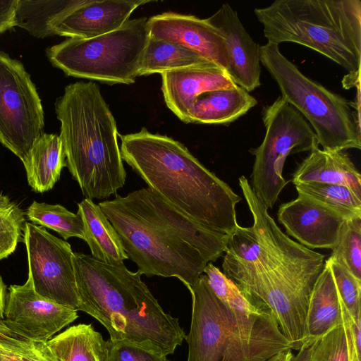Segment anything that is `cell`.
Here are the masks:
<instances>
[{"instance_id":"cell-1","label":"cell","mask_w":361,"mask_h":361,"mask_svg":"<svg viewBox=\"0 0 361 361\" xmlns=\"http://www.w3.org/2000/svg\"><path fill=\"white\" fill-rule=\"evenodd\" d=\"M98 206L142 274L176 277L186 286L225 252L228 235L194 221L149 188Z\"/></svg>"},{"instance_id":"cell-2","label":"cell","mask_w":361,"mask_h":361,"mask_svg":"<svg viewBox=\"0 0 361 361\" xmlns=\"http://www.w3.org/2000/svg\"><path fill=\"white\" fill-rule=\"evenodd\" d=\"M121 157L148 188L207 228L231 235L241 200L180 142L145 128L120 135Z\"/></svg>"},{"instance_id":"cell-3","label":"cell","mask_w":361,"mask_h":361,"mask_svg":"<svg viewBox=\"0 0 361 361\" xmlns=\"http://www.w3.org/2000/svg\"><path fill=\"white\" fill-rule=\"evenodd\" d=\"M74 267L82 311L98 320L110 340L149 341L173 354L185 334L178 319L166 313L139 271L123 263L108 264L91 255L74 252Z\"/></svg>"},{"instance_id":"cell-4","label":"cell","mask_w":361,"mask_h":361,"mask_svg":"<svg viewBox=\"0 0 361 361\" xmlns=\"http://www.w3.org/2000/svg\"><path fill=\"white\" fill-rule=\"evenodd\" d=\"M324 263V255L291 240L271 218L255 259L223 274L250 300L271 311L293 350H299L307 343L310 298Z\"/></svg>"},{"instance_id":"cell-5","label":"cell","mask_w":361,"mask_h":361,"mask_svg":"<svg viewBox=\"0 0 361 361\" xmlns=\"http://www.w3.org/2000/svg\"><path fill=\"white\" fill-rule=\"evenodd\" d=\"M66 166L85 198L104 199L126 183L116 123L99 86L69 84L55 102Z\"/></svg>"},{"instance_id":"cell-6","label":"cell","mask_w":361,"mask_h":361,"mask_svg":"<svg viewBox=\"0 0 361 361\" xmlns=\"http://www.w3.org/2000/svg\"><path fill=\"white\" fill-rule=\"evenodd\" d=\"M187 288L192 297L187 361H266L293 350L271 311L247 314L229 307L204 274Z\"/></svg>"},{"instance_id":"cell-7","label":"cell","mask_w":361,"mask_h":361,"mask_svg":"<svg viewBox=\"0 0 361 361\" xmlns=\"http://www.w3.org/2000/svg\"><path fill=\"white\" fill-rule=\"evenodd\" d=\"M254 13L267 42H293L360 73L361 1L276 0Z\"/></svg>"},{"instance_id":"cell-8","label":"cell","mask_w":361,"mask_h":361,"mask_svg":"<svg viewBox=\"0 0 361 361\" xmlns=\"http://www.w3.org/2000/svg\"><path fill=\"white\" fill-rule=\"evenodd\" d=\"M260 63L276 81L283 99L310 125L322 149H360V118L350 102L305 75L281 54L279 44L260 46Z\"/></svg>"},{"instance_id":"cell-9","label":"cell","mask_w":361,"mask_h":361,"mask_svg":"<svg viewBox=\"0 0 361 361\" xmlns=\"http://www.w3.org/2000/svg\"><path fill=\"white\" fill-rule=\"evenodd\" d=\"M147 18L128 20L118 29L90 39L68 38L46 49L66 75L109 84L134 83L149 39Z\"/></svg>"},{"instance_id":"cell-10","label":"cell","mask_w":361,"mask_h":361,"mask_svg":"<svg viewBox=\"0 0 361 361\" xmlns=\"http://www.w3.org/2000/svg\"><path fill=\"white\" fill-rule=\"evenodd\" d=\"M265 135L250 152L255 156L252 190L267 208H272L287 184L283 176L290 154L312 152L319 147L316 135L306 119L281 96L263 108Z\"/></svg>"},{"instance_id":"cell-11","label":"cell","mask_w":361,"mask_h":361,"mask_svg":"<svg viewBox=\"0 0 361 361\" xmlns=\"http://www.w3.org/2000/svg\"><path fill=\"white\" fill-rule=\"evenodd\" d=\"M41 99L23 64L0 51V142L23 163L44 133Z\"/></svg>"},{"instance_id":"cell-12","label":"cell","mask_w":361,"mask_h":361,"mask_svg":"<svg viewBox=\"0 0 361 361\" xmlns=\"http://www.w3.org/2000/svg\"><path fill=\"white\" fill-rule=\"evenodd\" d=\"M23 241L27 252L28 276L36 293L78 311L80 300L71 245L45 228L30 222L24 224Z\"/></svg>"},{"instance_id":"cell-13","label":"cell","mask_w":361,"mask_h":361,"mask_svg":"<svg viewBox=\"0 0 361 361\" xmlns=\"http://www.w3.org/2000/svg\"><path fill=\"white\" fill-rule=\"evenodd\" d=\"M78 317L77 310L37 293L29 276L24 284L8 288L4 319L34 340L46 343Z\"/></svg>"},{"instance_id":"cell-14","label":"cell","mask_w":361,"mask_h":361,"mask_svg":"<svg viewBox=\"0 0 361 361\" xmlns=\"http://www.w3.org/2000/svg\"><path fill=\"white\" fill-rule=\"evenodd\" d=\"M147 27L149 37L185 47L226 72L228 59L226 42L207 19L166 12L147 19Z\"/></svg>"},{"instance_id":"cell-15","label":"cell","mask_w":361,"mask_h":361,"mask_svg":"<svg viewBox=\"0 0 361 361\" xmlns=\"http://www.w3.org/2000/svg\"><path fill=\"white\" fill-rule=\"evenodd\" d=\"M277 219L291 236L309 249L332 250L345 220L317 201L298 193L297 198L280 205Z\"/></svg>"},{"instance_id":"cell-16","label":"cell","mask_w":361,"mask_h":361,"mask_svg":"<svg viewBox=\"0 0 361 361\" xmlns=\"http://www.w3.org/2000/svg\"><path fill=\"white\" fill-rule=\"evenodd\" d=\"M206 19L224 39L228 59L226 73L233 82L248 92L260 86V46L246 31L238 13L226 3Z\"/></svg>"},{"instance_id":"cell-17","label":"cell","mask_w":361,"mask_h":361,"mask_svg":"<svg viewBox=\"0 0 361 361\" xmlns=\"http://www.w3.org/2000/svg\"><path fill=\"white\" fill-rule=\"evenodd\" d=\"M145 0H85L52 25L55 35L90 39L118 29Z\"/></svg>"},{"instance_id":"cell-18","label":"cell","mask_w":361,"mask_h":361,"mask_svg":"<svg viewBox=\"0 0 361 361\" xmlns=\"http://www.w3.org/2000/svg\"><path fill=\"white\" fill-rule=\"evenodd\" d=\"M161 75L166 104L185 123L188 111L201 94L237 85L225 71L215 64L170 71Z\"/></svg>"},{"instance_id":"cell-19","label":"cell","mask_w":361,"mask_h":361,"mask_svg":"<svg viewBox=\"0 0 361 361\" xmlns=\"http://www.w3.org/2000/svg\"><path fill=\"white\" fill-rule=\"evenodd\" d=\"M291 181L295 185L312 183L343 185L361 197V175L344 151L314 149L298 165Z\"/></svg>"},{"instance_id":"cell-20","label":"cell","mask_w":361,"mask_h":361,"mask_svg":"<svg viewBox=\"0 0 361 361\" xmlns=\"http://www.w3.org/2000/svg\"><path fill=\"white\" fill-rule=\"evenodd\" d=\"M343 325L342 301L329 259L313 287L307 314V342Z\"/></svg>"},{"instance_id":"cell-21","label":"cell","mask_w":361,"mask_h":361,"mask_svg":"<svg viewBox=\"0 0 361 361\" xmlns=\"http://www.w3.org/2000/svg\"><path fill=\"white\" fill-rule=\"evenodd\" d=\"M257 99L236 85L201 94L188 111V123L226 125L256 106Z\"/></svg>"},{"instance_id":"cell-22","label":"cell","mask_w":361,"mask_h":361,"mask_svg":"<svg viewBox=\"0 0 361 361\" xmlns=\"http://www.w3.org/2000/svg\"><path fill=\"white\" fill-rule=\"evenodd\" d=\"M77 214L84 226V240L88 245L91 255L108 264H119L128 259L123 249L114 226L105 216L98 204L85 198L78 204Z\"/></svg>"},{"instance_id":"cell-23","label":"cell","mask_w":361,"mask_h":361,"mask_svg":"<svg viewBox=\"0 0 361 361\" xmlns=\"http://www.w3.org/2000/svg\"><path fill=\"white\" fill-rule=\"evenodd\" d=\"M23 164L32 190L42 193L52 189L66 166L60 136L44 133L34 144Z\"/></svg>"},{"instance_id":"cell-24","label":"cell","mask_w":361,"mask_h":361,"mask_svg":"<svg viewBox=\"0 0 361 361\" xmlns=\"http://www.w3.org/2000/svg\"><path fill=\"white\" fill-rule=\"evenodd\" d=\"M46 343L55 361H106L107 342L92 324L72 326Z\"/></svg>"},{"instance_id":"cell-25","label":"cell","mask_w":361,"mask_h":361,"mask_svg":"<svg viewBox=\"0 0 361 361\" xmlns=\"http://www.w3.org/2000/svg\"><path fill=\"white\" fill-rule=\"evenodd\" d=\"M85 0H18L15 23L37 38L55 35L52 25Z\"/></svg>"},{"instance_id":"cell-26","label":"cell","mask_w":361,"mask_h":361,"mask_svg":"<svg viewBox=\"0 0 361 361\" xmlns=\"http://www.w3.org/2000/svg\"><path fill=\"white\" fill-rule=\"evenodd\" d=\"M211 64L214 63L185 47L149 37L140 61L138 76Z\"/></svg>"},{"instance_id":"cell-27","label":"cell","mask_w":361,"mask_h":361,"mask_svg":"<svg viewBox=\"0 0 361 361\" xmlns=\"http://www.w3.org/2000/svg\"><path fill=\"white\" fill-rule=\"evenodd\" d=\"M46 343L28 337L0 318V361H55Z\"/></svg>"},{"instance_id":"cell-28","label":"cell","mask_w":361,"mask_h":361,"mask_svg":"<svg viewBox=\"0 0 361 361\" xmlns=\"http://www.w3.org/2000/svg\"><path fill=\"white\" fill-rule=\"evenodd\" d=\"M26 216L32 223L56 231L64 240L72 237L84 240L81 217L61 204L33 201L27 209Z\"/></svg>"},{"instance_id":"cell-29","label":"cell","mask_w":361,"mask_h":361,"mask_svg":"<svg viewBox=\"0 0 361 361\" xmlns=\"http://www.w3.org/2000/svg\"><path fill=\"white\" fill-rule=\"evenodd\" d=\"M295 186L298 193L317 201L345 219L361 216V197L346 186L318 183Z\"/></svg>"},{"instance_id":"cell-30","label":"cell","mask_w":361,"mask_h":361,"mask_svg":"<svg viewBox=\"0 0 361 361\" xmlns=\"http://www.w3.org/2000/svg\"><path fill=\"white\" fill-rule=\"evenodd\" d=\"M330 258L361 280V216L344 221Z\"/></svg>"},{"instance_id":"cell-31","label":"cell","mask_w":361,"mask_h":361,"mask_svg":"<svg viewBox=\"0 0 361 361\" xmlns=\"http://www.w3.org/2000/svg\"><path fill=\"white\" fill-rule=\"evenodd\" d=\"M208 284L212 291L229 307L247 314H263L271 311L263 304L250 300L236 285L212 262L207 263L204 270Z\"/></svg>"},{"instance_id":"cell-32","label":"cell","mask_w":361,"mask_h":361,"mask_svg":"<svg viewBox=\"0 0 361 361\" xmlns=\"http://www.w3.org/2000/svg\"><path fill=\"white\" fill-rule=\"evenodd\" d=\"M25 214L15 202L0 204V260L7 258L23 239Z\"/></svg>"},{"instance_id":"cell-33","label":"cell","mask_w":361,"mask_h":361,"mask_svg":"<svg viewBox=\"0 0 361 361\" xmlns=\"http://www.w3.org/2000/svg\"><path fill=\"white\" fill-rule=\"evenodd\" d=\"M106 361H169L162 350L149 341H106Z\"/></svg>"},{"instance_id":"cell-34","label":"cell","mask_w":361,"mask_h":361,"mask_svg":"<svg viewBox=\"0 0 361 361\" xmlns=\"http://www.w3.org/2000/svg\"><path fill=\"white\" fill-rule=\"evenodd\" d=\"M339 296L353 318L361 312V280L345 267L328 259Z\"/></svg>"},{"instance_id":"cell-35","label":"cell","mask_w":361,"mask_h":361,"mask_svg":"<svg viewBox=\"0 0 361 361\" xmlns=\"http://www.w3.org/2000/svg\"><path fill=\"white\" fill-rule=\"evenodd\" d=\"M309 361H348L343 325L333 329L314 341Z\"/></svg>"},{"instance_id":"cell-36","label":"cell","mask_w":361,"mask_h":361,"mask_svg":"<svg viewBox=\"0 0 361 361\" xmlns=\"http://www.w3.org/2000/svg\"><path fill=\"white\" fill-rule=\"evenodd\" d=\"M342 314L348 361H360L361 312L353 318L342 302Z\"/></svg>"},{"instance_id":"cell-37","label":"cell","mask_w":361,"mask_h":361,"mask_svg":"<svg viewBox=\"0 0 361 361\" xmlns=\"http://www.w3.org/2000/svg\"><path fill=\"white\" fill-rule=\"evenodd\" d=\"M17 3L18 0H0V34L16 27Z\"/></svg>"},{"instance_id":"cell-38","label":"cell","mask_w":361,"mask_h":361,"mask_svg":"<svg viewBox=\"0 0 361 361\" xmlns=\"http://www.w3.org/2000/svg\"><path fill=\"white\" fill-rule=\"evenodd\" d=\"M343 87L345 89L357 87L360 86V73L350 74L348 73L342 80Z\"/></svg>"},{"instance_id":"cell-39","label":"cell","mask_w":361,"mask_h":361,"mask_svg":"<svg viewBox=\"0 0 361 361\" xmlns=\"http://www.w3.org/2000/svg\"><path fill=\"white\" fill-rule=\"evenodd\" d=\"M314 341H308L298 350L296 355H294L292 361H309L312 346Z\"/></svg>"},{"instance_id":"cell-40","label":"cell","mask_w":361,"mask_h":361,"mask_svg":"<svg viewBox=\"0 0 361 361\" xmlns=\"http://www.w3.org/2000/svg\"><path fill=\"white\" fill-rule=\"evenodd\" d=\"M7 287L0 276V318H4V310L7 296Z\"/></svg>"},{"instance_id":"cell-41","label":"cell","mask_w":361,"mask_h":361,"mask_svg":"<svg viewBox=\"0 0 361 361\" xmlns=\"http://www.w3.org/2000/svg\"><path fill=\"white\" fill-rule=\"evenodd\" d=\"M293 356L292 350H288L279 353L266 361H292Z\"/></svg>"},{"instance_id":"cell-42","label":"cell","mask_w":361,"mask_h":361,"mask_svg":"<svg viewBox=\"0 0 361 361\" xmlns=\"http://www.w3.org/2000/svg\"><path fill=\"white\" fill-rule=\"evenodd\" d=\"M11 201L6 195H3L0 192V204H9Z\"/></svg>"}]
</instances>
